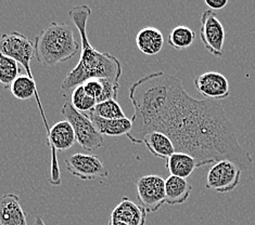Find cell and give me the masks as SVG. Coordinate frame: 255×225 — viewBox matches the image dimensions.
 I'll return each mask as SVG.
<instances>
[{
    "label": "cell",
    "instance_id": "cell-1",
    "mask_svg": "<svg viewBox=\"0 0 255 225\" xmlns=\"http://www.w3.org/2000/svg\"><path fill=\"white\" fill-rule=\"evenodd\" d=\"M154 131L171 139L176 151L192 156L198 168L222 160L233 161L241 170L253 166L251 154L239 143L224 108L213 100L192 98L183 81L175 89Z\"/></svg>",
    "mask_w": 255,
    "mask_h": 225
},
{
    "label": "cell",
    "instance_id": "cell-2",
    "mask_svg": "<svg viewBox=\"0 0 255 225\" xmlns=\"http://www.w3.org/2000/svg\"><path fill=\"white\" fill-rule=\"evenodd\" d=\"M69 16L81 35V58L76 66L66 74L61 89L70 91L89 79H108L119 83L122 76V64L118 58L107 52H99L90 44L87 36V22L92 9L87 4H78L69 11Z\"/></svg>",
    "mask_w": 255,
    "mask_h": 225
},
{
    "label": "cell",
    "instance_id": "cell-3",
    "mask_svg": "<svg viewBox=\"0 0 255 225\" xmlns=\"http://www.w3.org/2000/svg\"><path fill=\"white\" fill-rule=\"evenodd\" d=\"M34 47L38 62L52 66L71 60L78 52L80 44L69 24L51 22L36 36Z\"/></svg>",
    "mask_w": 255,
    "mask_h": 225
},
{
    "label": "cell",
    "instance_id": "cell-4",
    "mask_svg": "<svg viewBox=\"0 0 255 225\" xmlns=\"http://www.w3.org/2000/svg\"><path fill=\"white\" fill-rule=\"evenodd\" d=\"M61 114L73 127L76 142L81 145L82 149L92 151L102 147L103 136L96 130L86 114L78 112L71 102L64 103L61 108Z\"/></svg>",
    "mask_w": 255,
    "mask_h": 225
},
{
    "label": "cell",
    "instance_id": "cell-5",
    "mask_svg": "<svg viewBox=\"0 0 255 225\" xmlns=\"http://www.w3.org/2000/svg\"><path fill=\"white\" fill-rule=\"evenodd\" d=\"M75 142V132L68 120L59 121L50 128V131L47 135V143L51 150L50 183L52 185L59 186L61 184V173H60L57 151L70 150Z\"/></svg>",
    "mask_w": 255,
    "mask_h": 225
},
{
    "label": "cell",
    "instance_id": "cell-6",
    "mask_svg": "<svg viewBox=\"0 0 255 225\" xmlns=\"http://www.w3.org/2000/svg\"><path fill=\"white\" fill-rule=\"evenodd\" d=\"M0 53L20 63L25 70L27 76L35 80L31 69V61L35 56L34 41L17 32L2 34L0 36Z\"/></svg>",
    "mask_w": 255,
    "mask_h": 225
},
{
    "label": "cell",
    "instance_id": "cell-7",
    "mask_svg": "<svg viewBox=\"0 0 255 225\" xmlns=\"http://www.w3.org/2000/svg\"><path fill=\"white\" fill-rule=\"evenodd\" d=\"M241 172L242 170L233 161H218L210 168L205 187L221 194L233 192L239 184Z\"/></svg>",
    "mask_w": 255,
    "mask_h": 225
},
{
    "label": "cell",
    "instance_id": "cell-8",
    "mask_svg": "<svg viewBox=\"0 0 255 225\" xmlns=\"http://www.w3.org/2000/svg\"><path fill=\"white\" fill-rule=\"evenodd\" d=\"M137 198L147 212H156L165 204V180L156 174L141 176L136 182Z\"/></svg>",
    "mask_w": 255,
    "mask_h": 225
},
{
    "label": "cell",
    "instance_id": "cell-9",
    "mask_svg": "<svg viewBox=\"0 0 255 225\" xmlns=\"http://www.w3.org/2000/svg\"><path fill=\"white\" fill-rule=\"evenodd\" d=\"M226 33L222 22L212 10L204 11L201 15L200 39L204 48L212 56L221 58L223 56Z\"/></svg>",
    "mask_w": 255,
    "mask_h": 225
},
{
    "label": "cell",
    "instance_id": "cell-10",
    "mask_svg": "<svg viewBox=\"0 0 255 225\" xmlns=\"http://www.w3.org/2000/svg\"><path fill=\"white\" fill-rule=\"evenodd\" d=\"M65 168L68 171L84 181L97 178H108L109 170L99 157L83 153H76L65 158Z\"/></svg>",
    "mask_w": 255,
    "mask_h": 225
},
{
    "label": "cell",
    "instance_id": "cell-11",
    "mask_svg": "<svg viewBox=\"0 0 255 225\" xmlns=\"http://www.w3.org/2000/svg\"><path fill=\"white\" fill-rule=\"evenodd\" d=\"M196 89L208 100H224L230 95L229 81L221 73L208 72L194 78Z\"/></svg>",
    "mask_w": 255,
    "mask_h": 225
},
{
    "label": "cell",
    "instance_id": "cell-12",
    "mask_svg": "<svg viewBox=\"0 0 255 225\" xmlns=\"http://www.w3.org/2000/svg\"><path fill=\"white\" fill-rule=\"evenodd\" d=\"M147 214L148 212L143 207L131 202L129 198L124 197L113 209L109 223L120 221L127 225H144L147 221Z\"/></svg>",
    "mask_w": 255,
    "mask_h": 225
},
{
    "label": "cell",
    "instance_id": "cell-13",
    "mask_svg": "<svg viewBox=\"0 0 255 225\" xmlns=\"http://www.w3.org/2000/svg\"><path fill=\"white\" fill-rule=\"evenodd\" d=\"M26 218L19 196L10 193L0 196V225H28Z\"/></svg>",
    "mask_w": 255,
    "mask_h": 225
},
{
    "label": "cell",
    "instance_id": "cell-14",
    "mask_svg": "<svg viewBox=\"0 0 255 225\" xmlns=\"http://www.w3.org/2000/svg\"><path fill=\"white\" fill-rule=\"evenodd\" d=\"M86 114L88 118L92 121L96 130L101 136L107 137H121L127 136L131 130V120L129 118H120V119H105L97 116L92 111Z\"/></svg>",
    "mask_w": 255,
    "mask_h": 225
},
{
    "label": "cell",
    "instance_id": "cell-15",
    "mask_svg": "<svg viewBox=\"0 0 255 225\" xmlns=\"http://www.w3.org/2000/svg\"><path fill=\"white\" fill-rule=\"evenodd\" d=\"M136 45L139 51L145 56H156L164 47V36L161 30L155 27H143L137 33Z\"/></svg>",
    "mask_w": 255,
    "mask_h": 225
},
{
    "label": "cell",
    "instance_id": "cell-16",
    "mask_svg": "<svg viewBox=\"0 0 255 225\" xmlns=\"http://www.w3.org/2000/svg\"><path fill=\"white\" fill-rule=\"evenodd\" d=\"M192 186L187 179L169 175L165 180V203L169 206H177L186 203L190 197Z\"/></svg>",
    "mask_w": 255,
    "mask_h": 225
},
{
    "label": "cell",
    "instance_id": "cell-17",
    "mask_svg": "<svg viewBox=\"0 0 255 225\" xmlns=\"http://www.w3.org/2000/svg\"><path fill=\"white\" fill-rule=\"evenodd\" d=\"M142 143L147 147L151 154L161 159L166 160L176 151L172 140L159 131L148 133L143 138Z\"/></svg>",
    "mask_w": 255,
    "mask_h": 225
},
{
    "label": "cell",
    "instance_id": "cell-18",
    "mask_svg": "<svg viewBox=\"0 0 255 225\" xmlns=\"http://www.w3.org/2000/svg\"><path fill=\"white\" fill-rule=\"evenodd\" d=\"M197 167V161L194 158L186 153L175 151L166 159V169L173 176L187 179L194 172Z\"/></svg>",
    "mask_w": 255,
    "mask_h": 225
},
{
    "label": "cell",
    "instance_id": "cell-19",
    "mask_svg": "<svg viewBox=\"0 0 255 225\" xmlns=\"http://www.w3.org/2000/svg\"><path fill=\"white\" fill-rule=\"evenodd\" d=\"M168 45L176 50H185L192 46L196 40V33L186 25L174 27L168 35Z\"/></svg>",
    "mask_w": 255,
    "mask_h": 225
},
{
    "label": "cell",
    "instance_id": "cell-20",
    "mask_svg": "<svg viewBox=\"0 0 255 225\" xmlns=\"http://www.w3.org/2000/svg\"><path fill=\"white\" fill-rule=\"evenodd\" d=\"M20 76L17 62L4 54L0 53V83L3 88H10L12 82Z\"/></svg>",
    "mask_w": 255,
    "mask_h": 225
},
{
    "label": "cell",
    "instance_id": "cell-21",
    "mask_svg": "<svg viewBox=\"0 0 255 225\" xmlns=\"http://www.w3.org/2000/svg\"><path fill=\"white\" fill-rule=\"evenodd\" d=\"M72 105L81 113H88L97 105V101L85 91L83 84L74 88L71 96Z\"/></svg>",
    "mask_w": 255,
    "mask_h": 225
},
{
    "label": "cell",
    "instance_id": "cell-22",
    "mask_svg": "<svg viewBox=\"0 0 255 225\" xmlns=\"http://www.w3.org/2000/svg\"><path fill=\"white\" fill-rule=\"evenodd\" d=\"M92 112L97 116L105 119H120L126 117L117 100H108L98 103L94 109H92Z\"/></svg>",
    "mask_w": 255,
    "mask_h": 225
},
{
    "label": "cell",
    "instance_id": "cell-23",
    "mask_svg": "<svg viewBox=\"0 0 255 225\" xmlns=\"http://www.w3.org/2000/svg\"><path fill=\"white\" fill-rule=\"evenodd\" d=\"M83 87L85 89V91L89 94L92 95L93 98L96 99L97 104L99 103L100 96L102 93V80L100 79H89L86 82L83 83Z\"/></svg>",
    "mask_w": 255,
    "mask_h": 225
},
{
    "label": "cell",
    "instance_id": "cell-24",
    "mask_svg": "<svg viewBox=\"0 0 255 225\" xmlns=\"http://www.w3.org/2000/svg\"><path fill=\"white\" fill-rule=\"evenodd\" d=\"M204 3L210 10H222L228 4V0H205Z\"/></svg>",
    "mask_w": 255,
    "mask_h": 225
},
{
    "label": "cell",
    "instance_id": "cell-25",
    "mask_svg": "<svg viewBox=\"0 0 255 225\" xmlns=\"http://www.w3.org/2000/svg\"><path fill=\"white\" fill-rule=\"evenodd\" d=\"M33 225H46V223L44 222V220H42V218L40 216H37L35 218Z\"/></svg>",
    "mask_w": 255,
    "mask_h": 225
},
{
    "label": "cell",
    "instance_id": "cell-26",
    "mask_svg": "<svg viewBox=\"0 0 255 225\" xmlns=\"http://www.w3.org/2000/svg\"><path fill=\"white\" fill-rule=\"evenodd\" d=\"M109 225H127V224L123 223V222H120V221H115V222H110L109 223Z\"/></svg>",
    "mask_w": 255,
    "mask_h": 225
}]
</instances>
